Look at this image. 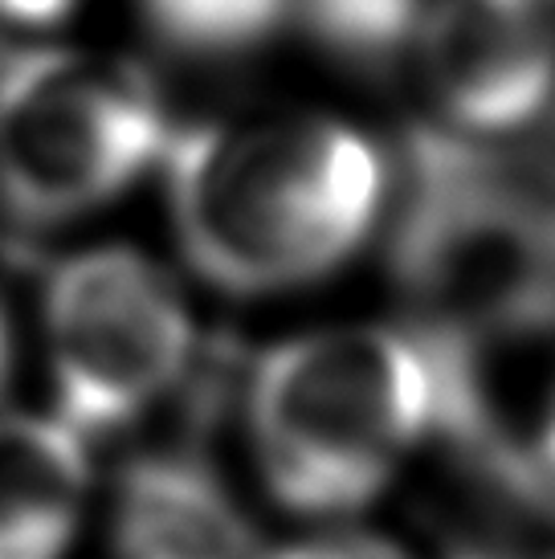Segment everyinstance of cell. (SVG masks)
<instances>
[{"label":"cell","mask_w":555,"mask_h":559,"mask_svg":"<svg viewBox=\"0 0 555 559\" xmlns=\"http://www.w3.org/2000/svg\"><path fill=\"white\" fill-rule=\"evenodd\" d=\"M479 347L433 326H327L270 347L249 380L265 486L298 514H343L388 486L429 433L482 429Z\"/></svg>","instance_id":"obj_1"},{"label":"cell","mask_w":555,"mask_h":559,"mask_svg":"<svg viewBox=\"0 0 555 559\" xmlns=\"http://www.w3.org/2000/svg\"><path fill=\"white\" fill-rule=\"evenodd\" d=\"M168 204L188 262L229 295H278L331 274L385 209L368 135L278 110L168 135Z\"/></svg>","instance_id":"obj_2"},{"label":"cell","mask_w":555,"mask_h":559,"mask_svg":"<svg viewBox=\"0 0 555 559\" xmlns=\"http://www.w3.org/2000/svg\"><path fill=\"white\" fill-rule=\"evenodd\" d=\"M392 274L421 323L479 347L555 323V246L507 156L441 127L404 140Z\"/></svg>","instance_id":"obj_3"},{"label":"cell","mask_w":555,"mask_h":559,"mask_svg":"<svg viewBox=\"0 0 555 559\" xmlns=\"http://www.w3.org/2000/svg\"><path fill=\"white\" fill-rule=\"evenodd\" d=\"M168 147L155 94L127 66L70 49L0 62V201L25 229L94 213Z\"/></svg>","instance_id":"obj_4"},{"label":"cell","mask_w":555,"mask_h":559,"mask_svg":"<svg viewBox=\"0 0 555 559\" xmlns=\"http://www.w3.org/2000/svg\"><path fill=\"white\" fill-rule=\"evenodd\" d=\"M46 347L58 417L82 437L107 433L185 376L192 323L168 274L143 253L82 249L49 274Z\"/></svg>","instance_id":"obj_5"},{"label":"cell","mask_w":555,"mask_h":559,"mask_svg":"<svg viewBox=\"0 0 555 559\" xmlns=\"http://www.w3.org/2000/svg\"><path fill=\"white\" fill-rule=\"evenodd\" d=\"M413 53L449 131H527L555 98V0H429Z\"/></svg>","instance_id":"obj_6"},{"label":"cell","mask_w":555,"mask_h":559,"mask_svg":"<svg viewBox=\"0 0 555 559\" xmlns=\"http://www.w3.org/2000/svg\"><path fill=\"white\" fill-rule=\"evenodd\" d=\"M110 539L119 559H262L246 511L192 453H147L119 474Z\"/></svg>","instance_id":"obj_7"},{"label":"cell","mask_w":555,"mask_h":559,"mask_svg":"<svg viewBox=\"0 0 555 559\" xmlns=\"http://www.w3.org/2000/svg\"><path fill=\"white\" fill-rule=\"evenodd\" d=\"M86 445L62 417H0V559H62L86 502Z\"/></svg>","instance_id":"obj_8"},{"label":"cell","mask_w":555,"mask_h":559,"mask_svg":"<svg viewBox=\"0 0 555 559\" xmlns=\"http://www.w3.org/2000/svg\"><path fill=\"white\" fill-rule=\"evenodd\" d=\"M139 9L172 53L229 62L262 49L291 21L294 0H139Z\"/></svg>","instance_id":"obj_9"},{"label":"cell","mask_w":555,"mask_h":559,"mask_svg":"<svg viewBox=\"0 0 555 559\" xmlns=\"http://www.w3.org/2000/svg\"><path fill=\"white\" fill-rule=\"evenodd\" d=\"M429 0H294L291 16L335 58L359 74H380L413 49Z\"/></svg>","instance_id":"obj_10"},{"label":"cell","mask_w":555,"mask_h":559,"mask_svg":"<svg viewBox=\"0 0 555 559\" xmlns=\"http://www.w3.org/2000/svg\"><path fill=\"white\" fill-rule=\"evenodd\" d=\"M531 127H535L531 140L519 152H507V159L515 168V180L523 185L527 201L535 204L543 229L552 234L555 246V98Z\"/></svg>","instance_id":"obj_11"},{"label":"cell","mask_w":555,"mask_h":559,"mask_svg":"<svg viewBox=\"0 0 555 559\" xmlns=\"http://www.w3.org/2000/svg\"><path fill=\"white\" fill-rule=\"evenodd\" d=\"M278 559H409L401 547L371 539V535H327V539H310Z\"/></svg>","instance_id":"obj_12"},{"label":"cell","mask_w":555,"mask_h":559,"mask_svg":"<svg viewBox=\"0 0 555 559\" xmlns=\"http://www.w3.org/2000/svg\"><path fill=\"white\" fill-rule=\"evenodd\" d=\"M82 4L86 0H0V21L21 25V29H54Z\"/></svg>","instance_id":"obj_13"},{"label":"cell","mask_w":555,"mask_h":559,"mask_svg":"<svg viewBox=\"0 0 555 559\" xmlns=\"http://www.w3.org/2000/svg\"><path fill=\"white\" fill-rule=\"evenodd\" d=\"M535 481H540V490H555V389H552V401H547V413H543V425H540V445H535Z\"/></svg>","instance_id":"obj_14"},{"label":"cell","mask_w":555,"mask_h":559,"mask_svg":"<svg viewBox=\"0 0 555 559\" xmlns=\"http://www.w3.org/2000/svg\"><path fill=\"white\" fill-rule=\"evenodd\" d=\"M4 376H9V326L0 314V389H4Z\"/></svg>","instance_id":"obj_15"}]
</instances>
